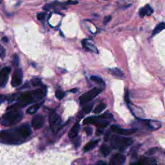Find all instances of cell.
Segmentation results:
<instances>
[{
    "mask_svg": "<svg viewBox=\"0 0 165 165\" xmlns=\"http://www.w3.org/2000/svg\"><path fill=\"white\" fill-rule=\"evenodd\" d=\"M31 133L30 127L27 124H23L16 128L2 131L0 140L2 143L18 144L25 141L31 136Z\"/></svg>",
    "mask_w": 165,
    "mask_h": 165,
    "instance_id": "obj_1",
    "label": "cell"
},
{
    "mask_svg": "<svg viewBox=\"0 0 165 165\" xmlns=\"http://www.w3.org/2000/svg\"><path fill=\"white\" fill-rule=\"evenodd\" d=\"M46 94V88H39L35 91L23 92L18 95H14L11 101H16V103L8 107L7 111L12 109H19L28 105L30 103L38 102L45 97Z\"/></svg>",
    "mask_w": 165,
    "mask_h": 165,
    "instance_id": "obj_2",
    "label": "cell"
},
{
    "mask_svg": "<svg viewBox=\"0 0 165 165\" xmlns=\"http://www.w3.org/2000/svg\"><path fill=\"white\" fill-rule=\"evenodd\" d=\"M23 117V114L21 111L18 109H12L4 114L1 119V123L3 126L10 127L20 122Z\"/></svg>",
    "mask_w": 165,
    "mask_h": 165,
    "instance_id": "obj_3",
    "label": "cell"
},
{
    "mask_svg": "<svg viewBox=\"0 0 165 165\" xmlns=\"http://www.w3.org/2000/svg\"><path fill=\"white\" fill-rule=\"evenodd\" d=\"M133 139L132 138L121 137L119 136H113L111 137V144L114 149L119 150L120 151H124L133 144Z\"/></svg>",
    "mask_w": 165,
    "mask_h": 165,
    "instance_id": "obj_4",
    "label": "cell"
},
{
    "mask_svg": "<svg viewBox=\"0 0 165 165\" xmlns=\"http://www.w3.org/2000/svg\"><path fill=\"white\" fill-rule=\"evenodd\" d=\"M101 92V89H99V88H94L91 91L84 93L81 96L79 97V101L81 104H86L89 101H92L93 99L96 97L97 95H99Z\"/></svg>",
    "mask_w": 165,
    "mask_h": 165,
    "instance_id": "obj_5",
    "label": "cell"
},
{
    "mask_svg": "<svg viewBox=\"0 0 165 165\" xmlns=\"http://www.w3.org/2000/svg\"><path fill=\"white\" fill-rule=\"evenodd\" d=\"M49 123L52 131L56 132L61 123V117L55 112H51L49 115Z\"/></svg>",
    "mask_w": 165,
    "mask_h": 165,
    "instance_id": "obj_6",
    "label": "cell"
},
{
    "mask_svg": "<svg viewBox=\"0 0 165 165\" xmlns=\"http://www.w3.org/2000/svg\"><path fill=\"white\" fill-rule=\"evenodd\" d=\"M23 81V71L21 69L19 68L14 71V74L12 75L11 84L13 87H18L21 85Z\"/></svg>",
    "mask_w": 165,
    "mask_h": 165,
    "instance_id": "obj_7",
    "label": "cell"
},
{
    "mask_svg": "<svg viewBox=\"0 0 165 165\" xmlns=\"http://www.w3.org/2000/svg\"><path fill=\"white\" fill-rule=\"evenodd\" d=\"M11 71V68L9 67H3L0 71V86L2 88L6 85Z\"/></svg>",
    "mask_w": 165,
    "mask_h": 165,
    "instance_id": "obj_8",
    "label": "cell"
},
{
    "mask_svg": "<svg viewBox=\"0 0 165 165\" xmlns=\"http://www.w3.org/2000/svg\"><path fill=\"white\" fill-rule=\"evenodd\" d=\"M45 123V120L43 116L36 115L32 120V126L34 129L39 130L44 126Z\"/></svg>",
    "mask_w": 165,
    "mask_h": 165,
    "instance_id": "obj_9",
    "label": "cell"
},
{
    "mask_svg": "<svg viewBox=\"0 0 165 165\" xmlns=\"http://www.w3.org/2000/svg\"><path fill=\"white\" fill-rule=\"evenodd\" d=\"M112 130L115 132L117 133L118 134H121V135H124V136H128V135H131L134 134L137 131L136 129L135 128H132V129H123L121 128H119L116 125H112L111 127Z\"/></svg>",
    "mask_w": 165,
    "mask_h": 165,
    "instance_id": "obj_10",
    "label": "cell"
},
{
    "mask_svg": "<svg viewBox=\"0 0 165 165\" xmlns=\"http://www.w3.org/2000/svg\"><path fill=\"white\" fill-rule=\"evenodd\" d=\"M126 157L121 153H116L111 157L110 164L112 165H121L125 163Z\"/></svg>",
    "mask_w": 165,
    "mask_h": 165,
    "instance_id": "obj_11",
    "label": "cell"
},
{
    "mask_svg": "<svg viewBox=\"0 0 165 165\" xmlns=\"http://www.w3.org/2000/svg\"><path fill=\"white\" fill-rule=\"evenodd\" d=\"M153 13V9L149 5H147L144 7H142L139 10V16L141 18H143L144 16H150Z\"/></svg>",
    "mask_w": 165,
    "mask_h": 165,
    "instance_id": "obj_12",
    "label": "cell"
},
{
    "mask_svg": "<svg viewBox=\"0 0 165 165\" xmlns=\"http://www.w3.org/2000/svg\"><path fill=\"white\" fill-rule=\"evenodd\" d=\"M156 159L152 157H143L141 160L137 163H135L134 164H139V165H153L156 164Z\"/></svg>",
    "mask_w": 165,
    "mask_h": 165,
    "instance_id": "obj_13",
    "label": "cell"
},
{
    "mask_svg": "<svg viewBox=\"0 0 165 165\" xmlns=\"http://www.w3.org/2000/svg\"><path fill=\"white\" fill-rule=\"evenodd\" d=\"M144 121L146 123L149 128L153 130H158L162 127L161 123L156 120H144Z\"/></svg>",
    "mask_w": 165,
    "mask_h": 165,
    "instance_id": "obj_14",
    "label": "cell"
},
{
    "mask_svg": "<svg viewBox=\"0 0 165 165\" xmlns=\"http://www.w3.org/2000/svg\"><path fill=\"white\" fill-rule=\"evenodd\" d=\"M80 129V124L78 123H76L72 127L71 130L68 132V137L71 139H74L76 137H77L78 134L79 133Z\"/></svg>",
    "mask_w": 165,
    "mask_h": 165,
    "instance_id": "obj_15",
    "label": "cell"
},
{
    "mask_svg": "<svg viewBox=\"0 0 165 165\" xmlns=\"http://www.w3.org/2000/svg\"><path fill=\"white\" fill-rule=\"evenodd\" d=\"M99 142V139H96V140H93V141H91L88 142L85 146L83 148V151L84 152H88L91 151L92 150H93L94 148H96V146L98 144Z\"/></svg>",
    "mask_w": 165,
    "mask_h": 165,
    "instance_id": "obj_16",
    "label": "cell"
},
{
    "mask_svg": "<svg viewBox=\"0 0 165 165\" xmlns=\"http://www.w3.org/2000/svg\"><path fill=\"white\" fill-rule=\"evenodd\" d=\"M43 103H35L33 105L29 107L27 110V113L28 114H34L36 113L39 108L41 107V106L42 105Z\"/></svg>",
    "mask_w": 165,
    "mask_h": 165,
    "instance_id": "obj_17",
    "label": "cell"
},
{
    "mask_svg": "<svg viewBox=\"0 0 165 165\" xmlns=\"http://www.w3.org/2000/svg\"><path fill=\"white\" fill-rule=\"evenodd\" d=\"M82 45L84 48H86L88 51H96L97 52V49L96 48V47H95L93 44L90 43L88 42H87V39H84L82 41Z\"/></svg>",
    "mask_w": 165,
    "mask_h": 165,
    "instance_id": "obj_18",
    "label": "cell"
},
{
    "mask_svg": "<svg viewBox=\"0 0 165 165\" xmlns=\"http://www.w3.org/2000/svg\"><path fill=\"white\" fill-rule=\"evenodd\" d=\"M164 29H165V22L160 23L156 27V28H154L152 34V36L153 37L154 36H156V34L160 33L163 31V30H164Z\"/></svg>",
    "mask_w": 165,
    "mask_h": 165,
    "instance_id": "obj_19",
    "label": "cell"
},
{
    "mask_svg": "<svg viewBox=\"0 0 165 165\" xmlns=\"http://www.w3.org/2000/svg\"><path fill=\"white\" fill-rule=\"evenodd\" d=\"M111 151L112 150L111 147L107 145V144H103L101 148H100V152L104 157H107L111 152Z\"/></svg>",
    "mask_w": 165,
    "mask_h": 165,
    "instance_id": "obj_20",
    "label": "cell"
},
{
    "mask_svg": "<svg viewBox=\"0 0 165 165\" xmlns=\"http://www.w3.org/2000/svg\"><path fill=\"white\" fill-rule=\"evenodd\" d=\"M109 71H110V73L112 74L115 76H117V77H123L124 76L123 73L118 68L110 69Z\"/></svg>",
    "mask_w": 165,
    "mask_h": 165,
    "instance_id": "obj_21",
    "label": "cell"
},
{
    "mask_svg": "<svg viewBox=\"0 0 165 165\" xmlns=\"http://www.w3.org/2000/svg\"><path fill=\"white\" fill-rule=\"evenodd\" d=\"M107 107V104H104V103H101L99 104L98 106L96 107V108H95V110L94 111V114H100L101 112H102L104 109L106 108Z\"/></svg>",
    "mask_w": 165,
    "mask_h": 165,
    "instance_id": "obj_22",
    "label": "cell"
},
{
    "mask_svg": "<svg viewBox=\"0 0 165 165\" xmlns=\"http://www.w3.org/2000/svg\"><path fill=\"white\" fill-rule=\"evenodd\" d=\"M91 79L92 80V81L96 82V83H97L98 84H104V81L100 77H98V76H92L91 77Z\"/></svg>",
    "mask_w": 165,
    "mask_h": 165,
    "instance_id": "obj_23",
    "label": "cell"
},
{
    "mask_svg": "<svg viewBox=\"0 0 165 165\" xmlns=\"http://www.w3.org/2000/svg\"><path fill=\"white\" fill-rule=\"evenodd\" d=\"M94 104L92 103L91 104H88L86 106H84L83 108V111L84 112V114H88L92 111V110L93 108Z\"/></svg>",
    "mask_w": 165,
    "mask_h": 165,
    "instance_id": "obj_24",
    "label": "cell"
},
{
    "mask_svg": "<svg viewBox=\"0 0 165 165\" xmlns=\"http://www.w3.org/2000/svg\"><path fill=\"white\" fill-rule=\"evenodd\" d=\"M31 83L32 84V85L34 87H38L41 85V79L38 78H34L31 80Z\"/></svg>",
    "mask_w": 165,
    "mask_h": 165,
    "instance_id": "obj_25",
    "label": "cell"
},
{
    "mask_svg": "<svg viewBox=\"0 0 165 165\" xmlns=\"http://www.w3.org/2000/svg\"><path fill=\"white\" fill-rule=\"evenodd\" d=\"M64 95L65 94L61 90H58L56 92V97L58 99H62L64 97Z\"/></svg>",
    "mask_w": 165,
    "mask_h": 165,
    "instance_id": "obj_26",
    "label": "cell"
},
{
    "mask_svg": "<svg viewBox=\"0 0 165 165\" xmlns=\"http://www.w3.org/2000/svg\"><path fill=\"white\" fill-rule=\"evenodd\" d=\"M12 64L14 66H18L19 64V58L17 55H14L13 57V60H12Z\"/></svg>",
    "mask_w": 165,
    "mask_h": 165,
    "instance_id": "obj_27",
    "label": "cell"
},
{
    "mask_svg": "<svg viewBox=\"0 0 165 165\" xmlns=\"http://www.w3.org/2000/svg\"><path fill=\"white\" fill-rule=\"evenodd\" d=\"M5 55H6L5 49L3 48V47L2 46L1 48H0V56H1V58L2 59H4V58L5 57Z\"/></svg>",
    "mask_w": 165,
    "mask_h": 165,
    "instance_id": "obj_28",
    "label": "cell"
},
{
    "mask_svg": "<svg viewBox=\"0 0 165 165\" xmlns=\"http://www.w3.org/2000/svg\"><path fill=\"white\" fill-rule=\"evenodd\" d=\"M157 148H150L149 150L146 153L147 155L148 156H151V155H153V153H156L157 151Z\"/></svg>",
    "mask_w": 165,
    "mask_h": 165,
    "instance_id": "obj_29",
    "label": "cell"
},
{
    "mask_svg": "<svg viewBox=\"0 0 165 165\" xmlns=\"http://www.w3.org/2000/svg\"><path fill=\"white\" fill-rule=\"evenodd\" d=\"M111 19H112V16H107L104 18L103 19V24L104 25H107L110 21H111Z\"/></svg>",
    "mask_w": 165,
    "mask_h": 165,
    "instance_id": "obj_30",
    "label": "cell"
},
{
    "mask_svg": "<svg viewBox=\"0 0 165 165\" xmlns=\"http://www.w3.org/2000/svg\"><path fill=\"white\" fill-rule=\"evenodd\" d=\"M37 18H38V19L39 20V21H43V20H44L45 18V14L39 13L38 14Z\"/></svg>",
    "mask_w": 165,
    "mask_h": 165,
    "instance_id": "obj_31",
    "label": "cell"
},
{
    "mask_svg": "<svg viewBox=\"0 0 165 165\" xmlns=\"http://www.w3.org/2000/svg\"><path fill=\"white\" fill-rule=\"evenodd\" d=\"M124 101H126L127 104L130 103V98H129V92L128 91H126L125 95H124Z\"/></svg>",
    "mask_w": 165,
    "mask_h": 165,
    "instance_id": "obj_32",
    "label": "cell"
},
{
    "mask_svg": "<svg viewBox=\"0 0 165 165\" xmlns=\"http://www.w3.org/2000/svg\"><path fill=\"white\" fill-rule=\"evenodd\" d=\"M84 131L86 132L87 136H91L92 134V128L91 127H87L84 128Z\"/></svg>",
    "mask_w": 165,
    "mask_h": 165,
    "instance_id": "obj_33",
    "label": "cell"
},
{
    "mask_svg": "<svg viewBox=\"0 0 165 165\" xmlns=\"http://www.w3.org/2000/svg\"><path fill=\"white\" fill-rule=\"evenodd\" d=\"M84 112L83 111L80 112L78 114V120H80L81 119H82L83 117L84 116Z\"/></svg>",
    "mask_w": 165,
    "mask_h": 165,
    "instance_id": "obj_34",
    "label": "cell"
},
{
    "mask_svg": "<svg viewBox=\"0 0 165 165\" xmlns=\"http://www.w3.org/2000/svg\"><path fill=\"white\" fill-rule=\"evenodd\" d=\"M103 132V128H99V129H97V130L96 132V136H100V135H101Z\"/></svg>",
    "mask_w": 165,
    "mask_h": 165,
    "instance_id": "obj_35",
    "label": "cell"
},
{
    "mask_svg": "<svg viewBox=\"0 0 165 165\" xmlns=\"http://www.w3.org/2000/svg\"><path fill=\"white\" fill-rule=\"evenodd\" d=\"M2 41L4 42V43H8V39L7 37H5V36L3 37V38L2 39Z\"/></svg>",
    "mask_w": 165,
    "mask_h": 165,
    "instance_id": "obj_36",
    "label": "cell"
},
{
    "mask_svg": "<svg viewBox=\"0 0 165 165\" xmlns=\"http://www.w3.org/2000/svg\"><path fill=\"white\" fill-rule=\"evenodd\" d=\"M96 164H102V165H103V164H106L107 163H106L105 162H103V161H99L97 162V163H96Z\"/></svg>",
    "mask_w": 165,
    "mask_h": 165,
    "instance_id": "obj_37",
    "label": "cell"
},
{
    "mask_svg": "<svg viewBox=\"0 0 165 165\" xmlns=\"http://www.w3.org/2000/svg\"><path fill=\"white\" fill-rule=\"evenodd\" d=\"M5 98H6L5 96H1V103H2L3 102V100L5 99Z\"/></svg>",
    "mask_w": 165,
    "mask_h": 165,
    "instance_id": "obj_38",
    "label": "cell"
},
{
    "mask_svg": "<svg viewBox=\"0 0 165 165\" xmlns=\"http://www.w3.org/2000/svg\"><path fill=\"white\" fill-rule=\"evenodd\" d=\"M77 91V89L76 88H75V89H74V90H72V91H71V92H76Z\"/></svg>",
    "mask_w": 165,
    "mask_h": 165,
    "instance_id": "obj_39",
    "label": "cell"
},
{
    "mask_svg": "<svg viewBox=\"0 0 165 165\" xmlns=\"http://www.w3.org/2000/svg\"></svg>",
    "mask_w": 165,
    "mask_h": 165,
    "instance_id": "obj_40",
    "label": "cell"
}]
</instances>
